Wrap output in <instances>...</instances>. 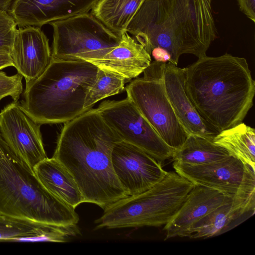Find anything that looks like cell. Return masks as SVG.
Returning a JSON list of instances; mask_svg holds the SVG:
<instances>
[{
	"instance_id": "obj_1",
	"label": "cell",
	"mask_w": 255,
	"mask_h": 255,
	"mask_svg": "<svg viewBox=\"0 0 255 255\" xmlns=\"http://www.w3.org/2000/svg\"><path fill=\"white\" fill-rule=\"evenodd\" d=\"M122 140L97 109L64 123L53 157L70 173L85 202L105 210L128 194L112 162L115 144Z\"/></svg>"
},
{
	"instance_id": "obj_2",
	"label": "cell",
	"mask_w": 255,
	"mask_h": 255,
	"mask_svg": "<svg viewBox=\"0 0 255 255\" xmlns=\"http://www.w3.org/2000/svg\"><path fill=\"white\" fill-rule=\"evenodd\" d=\"M212 1L144 0L127 31L150 55L155 47L165 49L176 66L184 54L199 58L217 37Z\"/></svg>"
},
{
	"instance_id": "obj_3",
	"label": "cell",
	"mask_w": 255,
	"mask_h": 255,
	"mask_svg": "<svg viewBox=\"0 0 255 255\" xmlns=\"http://www.w3.org/2000/svg\"><path fill=\"white\" fill-rule=\"evenodd\" d=\"M184 73L186 94L210 128L219 133L243 122L255 94L245 58L206 55L184 68Z\"/></svg>"
},
{
	"instance_id": "obj_4",
	"label": "cell",
	"mask_w": 255,
	"mask_h": 255,
	"mask_svg": "<svg viewBox=\"0 0 255 255\" xmlns=\"http://www.w3.org/2000/svg\"><path fill=\"white\" fill-rule=\"evenodd\" d=\"M98 70L86 61L51 58L43 72L26 83L20 105L40 125L69 122L86 112V97Z\"/></svg>"
},
{
	"instance_id": "obj_5",
	"label": "cell",
	"mask_w": 255,
	"mask_h": 255,
	"mask_svg": "<svg viewBox=\"0 0 255 255\" xmlns=\"http://www.w3.org/2000/svg\"><path fill=\"white\" fill-rule=\"evenodd\" d=\"M74 208L49 192L0 135V212L36 222L77 224Z\"/></svg>"
},
{
	"instance_id": "obj_6",
	"label": "cell",
	"mask_w": 255,
	"mask_h": 255,
	"mask_svg": "<svg viewBox=\"0 0 255 255\" xmlns=\"http://www.w3.org/2000/svg\"><path fill=\"white\" fill-rule=\"evenodd\" d=\"M194 185L176 172H167L149 189L120 199L104 210L95 221V230L165 226L176 215Z\"/></svg>"
},
{
	"instance_id": "obj_7",
	"label": "cell",
	"mask_w": 255,
	"mask_h": 255,
	"mask_svg": "<svg viewBox=\"0 0 255 255\" xmlns=\"http://www.w3.org/2000/svg\"><path fill=\"white\" fill-rule=\"evenodd\" d=\"M166 63L153 61L141 78L126 87L128 98L161 139L174 150L183 144L188 134L179 123L168 100L164 82Z\"/></svg>"
},
{
	"instance_id": "obj_8",
	"label": "cell",
	"mask_w": 255,
	"mask_h": 255,
	"mask_svg": "<svg viewBox=\"0 0 255 255\" xmlns=\"http://www.w3.org/2000/svg\"><path fill=\"white\" fill-rule=\"evenodd\" d=\"M53 28L51 58L88 61L102 58L121 38L91 12L49 23Z\"/></svg>"
},
{
	"instance_id": "obj_9",
	"label": "cell",
	"mask_w": 255,
	"mask_h": 255,
	"mask_svg": "<svg viewBox=\"0 0 255 255\" xmlns=\"http://www.w3.org/2000/svg\"><path fill=\"white\" fill-rule=\"evenodd\" d=\"M173 167L194 184L214 189L233 199L255 197V169L230 154L200 165L174 162Z\"/></svg>"
},
{
	"instance_id": "obj_10",
	"label": "cell",
	"mask_w": 255,
	"mask_h": 255,
	"mask_svg": "<svg viewBox=\"0 0 255 255\" xmlns=\"http://www.w3.org/2000/svg\"><path fill=\"white\" fill-rule=\"evenodd\" d=\"M97 109L122 140L140 148L161 163L172 158L174 150L164 142L128 98L105 101Z\"/></svg>"
},
{
	"instance_id": "obj_11",
	"label": "cell",
	"mask_w": 255,
	"mask_h": 255,
	"mask_svg": "<svg viewBox=\"0 0 255 255\" xmlns=\"http://www.w3.org/2000/svg\"><path fill=\"white\" fill-rule=\"evenodd\" d=\"M40 125L13 102L0 112V135L22 164L34 174L35 166L47 158Z\"/></svg>"
},
{
	"instance_id": "obj_12",
	"label": "cell",
	"mask_w": 255,
	"mask_h": 255,
	"mask_svg": "<svg viewBox=\"0 0 255 255\" xmlns=\"http://www.w3.org/2000/svg\"><path fill=\"white\" fill-rule=\"evenodd\" d=\"M112 162L115 174L128 196L149 189L161 181L167 172L151 156L123 140L115 144Z\"/></svg>"
},
{
	"instance_id": "obj_13",
	"label": "cell",
	"mask_w": 255,
	"mask_h": 255,
	"mask_svg": "<svg viewBox=\"0 0 255 255\" xmlns=\"http://www.w3.org/2000/svg\"><path fill=\"white\" fill-rule=\"evenodd\" d=\"M99 0H14L8 12L19 27L44 25L89 12Z\"/></svg>"
},
{
	"instance_id": "obj_14",
	"label": "cell",
	"mask_w": 255,
	"mask_h": 255,
	"mask_svg": "<svg viewBox=\"0 0 255 255\" xmlns=\"http://www.w3.org/2000/svg\"><path fill=\"white\" fill-rule=\"evenodd\" d=\"M10 54L13 67L26 83L37 78L51 59L49 39L40 27L35 26L17 29Z\"/></svg>"
},
{
	"instance_id": "obj_15",
	"label": "cell",
	"mask_w": 255,
	"mask_h": 255,
	"mask_svg": "<svg viewBox=\"0 0 255 255\" xmlns=\"http://www.w3.org/2000/svg\"><path fill=\"white\" fill-rule=\"evenodd\" d=\"M164 82L170 104L188 134L213 139L218 132L203 120L186 94L184 68H179L170 62L166 63Z\"/></svg>"
},
{
	"instance_id": "obj_16",
	"label": "cell",
	"mask_w": 255,
	"mask_h": 255,
	"mask_svg": "<svg viewBox=\"0 0 255 255\" xmlns=\"http://www.w3.org/2000/svg\"><path fill=\"white\" fill-rule=\"evenodd\" d=\"M87 62L121 76L128 82L143 73L150 64L151 57L144 47L126 32L121 35L119 44L104 56Z\"/></svg>"
},
{
	"instance_id": "obj_17",
	"label": "cell",
	"mask_w": 255,
	"mask_h": 255,
	"mask_svg": "<svg viewBox=\"0 0 255 255\" xmlns=\"http://www.w3.org/2000/svg\"><path fill=\"white\" fill-rule=\"evenodd\" d=\"M226 197L218 191L194 184L176 215L164 226L165 240L187 237L192 225L222 204Z\"/></svg>"
},
{
	"instance_id": "obj_18",
	"label": "cell",
	"mask_w": 255,
	"mask_h": 255,
	"mask_svg": "<svg viewBox=\"0 0 255 255\" xmlns=\"http://www.w3.org/2000/svg\"><path fill=\"white\" fill-rule=\"evenodd\" d=\"M74 235L71 225L38 222L0 212V241L65 243Z\"/></svg>"
},
{
	"instance_id": "obj_19",
	"label": "cell",
	"mask_w": 255,
	"mask_h": 255,
	"mask_svg": "<svg viewBox=\"0 0 255 255\" xmlns=\"http://www.w3.org/2000/svg\"><path fill=\"white\" fill-rule=\"evenodd\" d=\"M255 209V199L226 196L222 204L192 225L187 237L206 239L218 236L244 215H254Z\"/></svg>"
},
{
	"instance_id": "obj_20",
	"label": "cell",
	"mask_w": 255,
	"mask_h": 255,
	"mask_svg": "<svg viewBox=\"0 0 255 255\" xmlns=\"http://www.w3.org/2000/svg\"><path fill=\"white\" fill-rule=\"evenodd\" d=\"M34 174L51 194L75 208L85 203L84 198L73 177L56 159L46 158L37 164Z\"/></svg>"
},
{
	"instance_id": "obj_21",
	"label": "cell",
	"mask_w": 255,
	"mask_h": 255,
	"mask_svg": "<svg viewBox=\"0 0 255 255\" xmlns=\"http://www.w3.org/2000/svg\"><path fill=\"white\" fill-rule=\"evenodd\" d=\"M144 0H99L91 13L106 27L121 36Z\"/></svg>"
},
{
	"instance_id": "obj_22",
	"label": "cell",
	"mask_w": 255,
	"mask_h": 255,
	"mask_svg": "<svg viewBox=\"0 0 255 255\" xmlns=\"http://www.w3.org/2000/svg\"><path fill=\"white\" fill-rule=\"evenodd\" d=\"M213 142L255 169V130L243 122L219 132Z\"/></svg>"
},
{
	"instance_id": "obj_23",
	"label": "cell",
	"mask_w": 255,
	"mask_h": 255,
	"mask_svg": "<svg viewBox=\"0 0 255 255\" xmlns=\"http://www.w3.org/2000/svg\"><path fill=\"white\" fill-rule=\"evenodd\" d=\"M230 155L223 147L215 144L213 139L189 134L182 146L174 151V162L191 165L216 161Z\"/></svg>"
},
{
	"instance_id": "obj_24",
	"label": "cell",
	"mask_w": 255,
	"mask_h": 255,
	"mask_svg": "<svg viewBox=\"0 0 255 255\" xmlns=\"http://www.w3.org/2000/svg\"><path fill=\"white\" fill-rule=\"evenodd\" d=\"M126 83L121 76L99 68L96 80L86 97L85 111L92 109L99 101L122 92Z\"/></svg>"
},
{
	"instance_id": "obj_25",
	"label": "cell",
	"mask_w": 255,
	"mask_h": 255,
	"mask_svg": "<svg viewBox=\"0 0 255 255\" xmlns=\"http://www.w3.org/2000/svg\"><path fill=\"white\" fill-rule=\"evenodd\" d=\"M17 24L7 11L0 10V52L10 53Z\"/></svg>"
},
{
	"instance_id": "obj_26",
	"label": "cell",
	"mask_w": 255,
	"mask_h": 255,
	"mask_svg": "<svg viewBox=\"0 0 255 255\" xmlns=\"http://www.w3.org/2000/svg\"><path fill=\"white\" fill-rule=\"evenodd\" d=\"M22 76L19 73L7 76L0 71V101L10 96L14 102H17L22 93Z\"/></svg>"
},
{
	"instance_id": "obj_27",
	"label": "cell",
	"mask_w": 255,
	"mask_h": 255,
	"mask_svg": "<svg viewBox=\"0 0 255 255\" xmlns=\"http://www.w3.org/2000/svg\"><path fill=\"white\" fill-rule=\"evenodd\" d=\"M240 10L252 21L255 22V0H237Z\"/></svg>"
},
{
	"instance_id": "obj_28",
	"label": "cell",
	"mask_w": 255,
	"mask_h": 255,
	"mask_svg": "<svg viewBox=\"0 0 255 255\" xmlns=\"http://www.w3.org/2000/svg\"><path fill=\"white\" fill-rule=\"evenodd\" d=\"M154 58L155 61L162 63L169 62L171 57L170 53L165 49L160 47L153 48L150 53V56Z\"/></svg>"
},
{
	"instance_id": "obj_29",
	"label": "cell",
	"mask_w": 255,
	"mask_h": 255,
	"mask_svg": "<svg viewBox=\"0 0 255 255\" xmlns=\"http://www.w3.org/2000/svg\"><path fill=\"white\" fill-rule=\"evenodd\" d=\"M10 66H13V63L10 53L0 52V70Z\"/></svg>"
},
{
	"instance_id": "obj_30",
	"label": "cell",
	"mask_w": 255,
	"mask_h": 255,
	"mask_svg": "<svg viewBox=\"0 0 255 255\" xmlns=\"http://www.w3.org/2000/svg\"><path fill=\"white\" fill-rule=\"evenodd\" d=\"M14 0H0V10L8 11Z\"/></svg>"
}]
</instances>
